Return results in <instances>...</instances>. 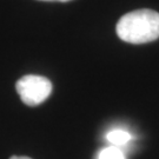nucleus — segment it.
<instances>
[{
    "instance_id": "20e7f679",
    "label": "nucleus",
    "mask_w": 159,
    "mask_h": 159,
    "mask_svg": "<svg viewBox=\"0 0 159 159\" xmlns=\"http://www.w3.org/2000/svg\"><path fill=\"white\" fill-rule=\"evenodd\" d=\"M98 159H125V154L118 146H108L98 153Z\"/></svg>"
},
{
    "instance_id": "f03ea898",
    "label": "nucleus",
    "mask_w": 159,
    "mask_h": 159,
    "mask_svg": "<svg viewBox=\"0 0 159 159\" xmlns=\"http://www.w3.org/2000/svg\"><path fill=\"white\" fill-rule=\"evenodd\" d=\"M52 83L43 75L27 74L17 81L16 90L21 102L27 106H37L44 102L52 92Z\"/></svg>"
},
{
    "instance_id": "39448f33",
    "label": "nucleus",
    "mask_w": 159,
    "mask_h": 159,
    "mask_svg": "<svg viewBox=\"0 0 159 159\" xmlns=\"http://www.w3.org/2000/svg\"><path fill=\"white\" fill-rule=\"evenodd\" d=\"M10 159H31V158H29V157H25V156H12L11 158Z\"/></svg>"
},
{
    "instance_id": "423d86ee",
    "label": "nucleus",
    "mask_w": 159,
    "mask_h": 159,
    "mask_svg": "<svg viewBox=\"0 0 159 159\" xmlns=\"http://www.w3.org/2000/svg\"><path fill=\"white\" fill-rule=\"evenodd\" d=\"M43 1H60V2H66V1H71V0H43Z\"/></svg>"
},
{
    "instance_id": "7ed1b4c3",
    "label": "nucleus",
    "mask_w": 159,
    "mask_h": 159,
    "mask_svg": "<svg viewBox=\"0 0 159 159\" xmlns=\"http://www.w3.org/2000/svg\"><path fill=\"white\" fill-rule=\"evenodd\" d=\"M106 139L113 146H120V145H125L126 143L130 142L131 134L127 131L117 129V130L110 131L107 134H106Z\"/></svg>"
},
{
    "instance_id": "f257e3e1",
    "label": "nucleus",
    "mask_w": 159,
    "mask_h": 159,
    "mask_svg": "<svg viewBox=\"0 0 159 159\" xmlns=\"http://www.w3.org/2000/svg\"><path fill=\"white\" fill-rule=\"evenodd\" d=\"M116 32L130 44H146L159 38V13L143 8L127 13L117 23Z\"/></svg>"
}]
</instances>
